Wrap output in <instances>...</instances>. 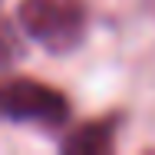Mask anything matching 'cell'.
I'll return each mask as SVG.
<instances>
[{"label": "cell", "instance_id": "cell-4", "mask_svg": "<svg viewBox=\"0 0 155 155\" xmlns=\"http://www.w3.org/2000/svg\"><path fill=\"white\" fill-rule=\"evenodd\" d=\"M17 36H13V30H10V23L0 17V66H7V63L17 60Z\"/></svg>", "mask_w": 155, "mask_h": 155}, {"label": "cell", "instance_id": "cell-2", "mask_svg": "<svg viewBox=\"0 0 155 155\" xmlns=\"http://www.w3.org/2000/svg\"><path fill=\"white\" fill-rule=\"evenodd\" d=\"M0 119L60 129L69 119V99L40 79L7 76V79H0Z\"/></svg>", "mask_w": 155, "mask_h": 155}, {"label": "cell", "instance_id": "cell-1", "mask_svg": "<svg viewBox=\"0 0 155 155\" xmlns=\"http://www.w3.org/2000/svg\"><path fill=\"white\" fill-rule=\"evenodd\" d=\"M20 27L50 53H69L86 36L89 7L86 0H23Z\"/></svg>", "mask_w": 155, "mask_h": 155}, {"label": "cell", "instance_id": "cell-3", "mask_svg": "<svg viewBox=\"0 0 155 155\" xmlns=\"http://www.w3.org/2000/svg\"><path fill=\"white\" fill-rule=\"evenodd\" d=\"M116 132H119V116H102V119H93V122H83L79 129H73L60 142V149L76 155H106L116 149Z\"/></svg>", "mask_w": 155, "mask_h": 155}]
</instances>
